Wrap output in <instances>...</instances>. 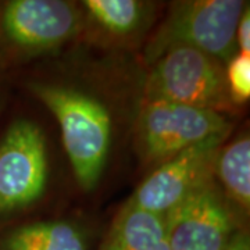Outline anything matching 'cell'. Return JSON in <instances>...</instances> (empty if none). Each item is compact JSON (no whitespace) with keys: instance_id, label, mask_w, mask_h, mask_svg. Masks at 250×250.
<instances>
[{"instance_id":"6da1fadb","label":"cell","mask_w":250,"mask_h":250,"mask_svg":"<svg viewBox=\"0 0 250 250\" xmlns=\"http://www.w3.org/2000/svg\"><path fill=\"white\" fill-rule=\"evenodd\" d=\"M31 90L62 128L64 149L81 187L89 190L98 184L111 145V120L99 100L80 90L32 83Z\"/></svg>"},{"instance_id":"7a4b0ae2","label":"cell","mask_w":250,"mask_h":250,"mask_svg":"<svg viewBox=\"0 0 250 250\" xmlns=\"http://www.w3.org/2000/svg\"><path fill=\"white\" fill-rule=\"evenodd\" d=\"M249 6L242 0H190L175 3L146 49V60L154 62L172 47H192L228 62L236 45V28Z\"/></svg>"},{"instance_id":"3957f363","label":"cell","mask_w":250,"mask_h":250,"mask_svg":"<svg viewBox=\"0 0 250 250\" xmlns=\"http://www.w3.org/2000/svg\"><path fill=\"white\" fill-rule=\"evenodd\" d=\"M145 99H163L221 113L233 102L223 62L192 47H172L152 62Z\"/></svg>"},{"instance_id":"277c9868","label":"cell","mask_w":250,"mask_h":250,"mask_svg":"<svg viewBox=\"0 0 250 250\" xmlns=\"http://www.w3.org/2000/svg\"><path fill=\"white\" fill-rule=\"evenodd\" d=\"M231 132L224 114L174 103L145 99L138 117V141L143 157L159 163L214 135Z\"/></svg>"},{"instance_id":"5b68a950","label":"cell","mask_w":250,"mask_h":250,"mask_svg":"<svg viewBox=\"0 0 250 250\" xmlns=\"http://www.w3.org/2000/svg\"><path fill=\"white\" fill-rule=\"evenodd\" d=\"M227 134L214 135L163 161L135 190L128 205L164 215L193 192L213 182Z\"/></svg>"},{"instance_id":"8992f818","label":"cell","mask_w":250,"mask_h":250,"mask_svg":"<svg viewBox=\"0 0 250 250\" xmlns=\"http://www.w3.org/2000/svg\"><path fill=\"white\" fill-rule=\"evenodd\" d=\"M46 179L45 136L34 123L18 120L0 139V217L36 202Z\"/></svg>"},{"instance_id":"52a82bcc","label":"cell","mask_w":250,"mask_h":250,"mask_svg":"<svg viewBox=\"0 0 250 250\" xmlns=\"http://www.w3.org/2000/svg\"><path fill=\"white\" fill-rule=\"evenodd\" d=\"M82 17L70 1L11 0L0 10V34L22 52H46L80 32Z\"/></svg>"},{"instance_id":"ba28073f","label":"cell","mask_w":250,"mask_h":250,"mask_svg":"<svg viewBox=\"0 0 250 250\" xmlns=\"http://www.w3.org/2000/svg\"><path fill=\"white\" fill-rule=\"evenodd\" d=\"M171 250H223L235 220L213 182L193 192L164 214Z\"/></svg>"},{"instance_id":"9c48e42d","label":"cell","mask_w":250,"mask_h":250,"mask_svg":"<svg viewBox=\"0 0 250 250\" xmlns=\"http://www.w3.org/2000/svg\"><path fill=\"white\" fill-rule=\"evenodd\" d=\"M107 250H171L164 215L126 203L113 225Z\"/></svg>"},{"instance_id":"30bf717a","label":"cell","mask_w":250,"mask_h":250,"mask_svg":"<svg viewBox=\"0 0 250 250\" xmlns=\"http://www.w3.org/2000/svg\"><path fill=\"white\" fill-rule=\"evenodd\" d=\"M0 250H88L83 233L65 221L25 224L0 235Z\"/></svg>"},{"instance_id":"8fae6325","label":"cell","mask_w":250,"mask_h":250,"mask_svg":"<svg viewBox=\"0 0 250 250\" xmlns=\"http://www.w3.org/2000/svg\"><path fill=\"white\" fill-rule=\"evenodd\" d=\"M215 174L228 196L249 210L250 206V141L241 136L221 147L215 161Z\"/></svg>"},{"instance_id":"7c38bea8","label":"cell","mask_w":250,"mask_h":250,"mask_svg":"<svg viewBox=\"0 0 250 250\" xmlns=\"http://www.w3.org/2000/svg\"><path fill=\"white\" fill-rule=\"evenodd\" d=\"M88 17L111 36H128L145 21L146 4L138 0H85Z\"/></svg>"},{"instance_id":"4fadbf2b","label":"cell","mask_w":250,"mask_h":250,"mask_svg":"<svg viewBox=\"0 0 250 250\" xmlns=\"http://www.w3.org/2000/svg\"><path fill=\"white\" fill-rule=\"evenodd\" d=\"M227 85L233 103H243L250 98V56L233 54L227 62Z\"/></svg>"},{"instance_id":"5bb4252c","label":"cell","mask_w":250,"mask_h":250,"mask_svg":"<svg viewBox=\"0 0 250 250\" xmlns=\"http://www.w3.org/2000/svg\"><path fill=\"white\" fill-rule=\"evenodd\" d=\"M236 41L241 47V53L250 56V14L249 6L242 13L238 28H236Z\"/></svg>"},{"instance_id":"9a60e30c","label":"cell","mask_w":250,"mask_h":250,"mask_svg":"<svg viewBox=\"0 0 250 250\" xmlns=\"http://www.w3.org/2000/svg\"><path fill=\"white\" fill-rule=\"evenodd\" d=\"M223 250H250L249 238L243 232H236Z\"/></svg>"}]
</instances>
